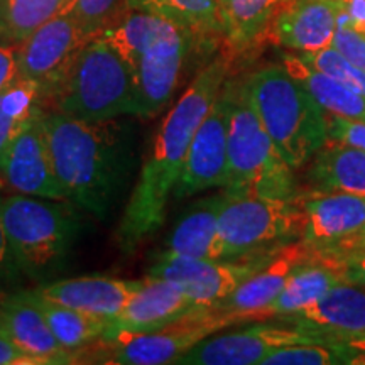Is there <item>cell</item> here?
Instances as JSON below:
<instances>
[{
    "label": "cell",
    "instance_id": "obj_1",
    "mask_svg": "<svg viewBox=\"0 0 365 365\" xmlns=\"http://www.w3.org/2000/svg\"><path fill=\"white\" fill-rule=\"evenodd\" d=\"M230 65L232 58L223 53L203 66L159 127L117 230L125 254L135 252L163 225L195 132L228 80Z\"/></svg>",
    "mask_w": 365,
    "mask_h": 365
},
{
    "label": "cell",
    "instance_id": "obj_2",
    "mask_svg": "<svg viewBox=\"0 0 365 365\" xmlns=\"http://www.w3.org/2000/svg\"><path fill=\"white\" fill-rule=\"evenodd\" d=\"M54 173L68 202L97 218L110 213L132 171L129 127L85 122L58 110L41 112Z\"/></svg>",
    "mask_w": 365,
    "mask_h": 365
},
{
    "label": "cell",
    "instance_id": "obj_3",
    "mask_svg": "<svg viewBox=\"0 0 365 365\" xmlns=\"http://www.w3.org/2000/svg\"><path fill=\"white\" fill-rule=\"evenodd\" d=\"M135 78V115L161 113L180 85L186 61L200 48L195 36L158 14L129 6L103 31Z\"/></svg>",
    "mask_w": 365,
    "mask_h": 365
},
{
    "label": "cell",
    "instance_id": "obj_4",
    "mask_svg": "<svg viewBox=\"0 0 365 365\" xmlns=\"http://www.w3.org/2000/svg\"><path fill=\"white\" fill-rule=\"evenodd\" d=\"M244 88L264 129L293 170L312 161L328 140L325 108L286 70L269 65L244 80Z\"/></svg>",
    "mask_w": 365,
    "mask_h": 365
},
{
    "label": "cell",
    "instance_id": "obj_5",
    "mask_svg": "<svg viewBox=\"0 0 365 365\" xmlns=\"http://www.w3.org/2000/svg\"><path fill=\"white\" fill-rule=\"evenodd\" d=\"M135 78L130 66L102 36L90 39L54 91V110L85 122L135 115Z\"/></svg>",
    "mask_w": 365,
    "mask_h": 365
},
{
    "label": "cell",
    "instance_id": "obj_6",
    "mask_svg": "<svg viewBox=\"0 0 365 365\" xmlns=\"http://www.w3.org/2000/svg\"><path fill=\"white\" fill-rule=\"evenodd\" d=\"M230 195L291 198L296 195L293 168L284 161L244 88L235 80L228 125V182Z\"/></svg>",
    "mask_w": 365,
    "mask_h": 365
},
{
    "label": "cell",
    "instance_id": "obj_7",
    "mask_svg": "<svg viewBox=\"0 0 365 365\" xmlns=\"http://www.w3.org/2000/svg\"><path fill=\"white\" fill-rule=\"evenodd\" d=\"M2 218L17 266L33 277L61 266L78 234V218L61 200L4 196Z\"/></svg>",
    "mask_w": 365,
    "mask_h": 365
},
{
    "label": "cell",
    "instance_id": "obj_8",
    "mask_svg": "<svg viewBox=\"0 0 365 365\" xmlns=\"http://www.w3.org/2000/svg\"><path fill=\"white\" fill-rule=\"evenodd\" d=\"M304 218L298 193L291 198L230 195L218 218L220 261L272 255L301 239Z\"/></svg>",
    "mask_w": 365,
    "mask_h": 365
},
{
    "label": "cell",
    "instance_id": "obj_9",
    "mask_svg": "<svg viewBox=\"0 0 365 365\" xmlns=\"http://www.w3.org/2000/svg\"><path fill=\"white\" fill-rule=\"evenodd\" d=\"M247 323L240 314L217 307H198L171 325L149 333H110L105 335L107 364L163 365L176 364L196 344L232 325Z\"/></svg>",
    "mask_w": 365,
    "mask_h": 365
},
{
    "label": "cell",
    "instance_id": "obj_10",
    "mask_svg": "<svg viewBox=\"0 0 365 365\" xmlns=\"http://www.w3.org/2000/svg\"><path fill=\"white\" fill-rule=\"evenodd\" d=\"M309 341H336L312 328L284 319L279 323H254L235 331L210 335L188 350L176 364L182 365H252L276 349Z\"/></svg>",
    "mask_w": 365,
    "mask_h": 365
},
{
    "label": "cell",
    "instance_id": "obj_11",
    "mask_svg": "<svg viewBox=\"0 0 365 365\" xmlns=\"http://www.w3.org/2000/svg\"><path fill=\"white\" fill-rule=\"evenodd\" d=\"M235 80H227L191 140L188 158L175 188V198L225 188L228 182V125Z\"/></svg>",
    "mask_w": 365,
    "mask_h": 365
},
{
    "label": "cell",
    "instance_id": "obj_12",
    "mask_svg": "<svg viewBox=\"0 0 365 365\" xmlns=\"http://www.w3.org/2000/svg\"><path fill=\"white\" fill-rule=\"evenodd\" d=\"M276 254L242 261H213L163 252L158 262L150 267L149 276L176 284L195 307L210 308L228 298L242 282L261 271Z\"/></svg>",
    "mask_w": 365,
    "mask_h": 365
},
{
    "label": "cell",
    "instance_id": "obj_13",
    "mask_svg": "<svg viewBox=\"0 0 365 365\" xmlns=\"http://www.w3.org/2000/svg\"><path fill=\"white\" fill-rule=\"evenodd\" d=\"M86 43L73 14H58L17 44L19 78L38 85L43 100L51 98Z\"/></svg>",
    "mask_w": 365,
    "mask_h": 365
},
{
    "label": "cell",
    "instance_id": "obj_14",
    "mask_svg": "<svg viewBox=\"0 0 365 365\" xmlns=\"http://www.w3.org/2000/svg\"><path fill=\"white\" fill-rule=\"evenodd\" d=\"M41 112L14 139L0 161V176L6 186L21 195L49 200H66L54 173L53 159L46 140Z\"/></svg>",
    "mask_w": 365,
    "mask_h": 365
},
{
    "label": "cell",
    "instance_id": "obj_15",
    "mask_svg": "<svg viewBox=\"0 0 365 365\" xmlns=\"http://www.w3.org/2000/svg\"><path fill=\"white\" fill-rule=\"evenodd\" d=\"M344 0H284L267 31V41L298 53L330 48Z\"/></svg>",
    "mask_w": 365,
    "mask_h": 365
},
{
    "label": "cell",
    "instance_id": "obj_16",
    "mask_svg": "<svg viewBox=\"0 0 365 365\" xmlns=\"http://www.w3.org/2000/svg\"><path fill=\"white\" fill-rule=\"evenodd\" d=\"M303 210V239L314 250H330L365 227V198L341 191L298 195Z\"/></svg>",
    "mask_w": 365,
    "mask_h": 365
},
{
    "label": "cell",
    "instance_id": "obj_17",
    "mask_svg": "<svg viewBox=\"0 0 365 365\" xmlns=\"http://www.w3.org/2000/svg\"><path fill=\"white\" fill-rule=\"evenodd\" d=\"M317 254L312 245L303 239L287 244L249 279H245L228 298L215 304L227 313H235L247 322L267 319V308L279 296L282 287L294 269L304 264Z\"/></svg>",
    "mask_w": 365,
    "mask_h": 365
},
{
    "label": "cell",
    "instance_id": "obj_18",
    "mask_svg": "<svg viewBox=\"0 0 365 365\" xmlns=\"http://www.w3.org/2000/svg\"><path fill=\"white\" fill-rule=\"evenodd\" d=\"M0 322L19 349L38 365L76 362V355L63 349L54 339L34 291L0 293Z\"/></svg>",
    "mask_w": 365,
    "mask_h": 365
},
{
    "label": "cell",
    "instance_id": "obj_19",
    "mask_svg": "<svg viewBox=\"0 0 365 365\" xmlns=\"http://www.w3.org/2000/svg\"><path fill=\"white\" fill-rule=\"evenodd\" d=\"M281 319L312 328L336 341L365 340V286L340 282L312 307Z\"/></svg>",
    "mask_w": 365,
    "mask_h": 365
},
{
    "label": "cell",
    "instance_id": "obj_20",
    "mask_svg": "<svg viewBox=\"0 0 365 365\" xmlns=\"http://www.w3.org/2000/svg\"><path fill=\"white\" fill-rule=\"evenodd\" d=\"M191 299L173 282L144 277V284L112 322L110 333H149L171 325L195 309Z\"/></svg>",
    "mask_w": 365,
    "mask_h": 365
},
{
    "label": "cell",
    "instance_id": "obj_21",
    "mask_svg": "<svg viewBox=\"0 0 365 365\" xmlns=\"http://www.w3.org/2000/svg\"><path fill=\"white\" fill-rule=\"evenodd\" d=\"M143 284L144 279L125 281L88 276L51 282L36 289V293L58 304L113 322Z\"/></svg>",
    "mask_w": 365,
    "mask_h": 365
},
{
    "label": "cell",
    "instance_id": "obj_22",
    "mask_svg": "<svg viewBox=\"0 0 365 365\" xmlns=\"http://www.w3.org/2000/svg\"><path fill=\"white\" fill-rule=\"evenodd\" d=\"M340 282L350 281L339 255L317 250L309 261L294 269L279 296L267 308V318L287 317L312 307Z\"/></svg>",
    "mask_w": 365,
    "mask_h": 365
},
{
    "label": "cell",
    "instance_id": "obj_23",
    "mask_svg": "<svg viewBox=\"0 0 365 365\" xmlns=\"http://www.w3.org/2000/svg\"><path fill=\"white\" fill-rule=\"evenodd\" d=\"M225 200L227 191L223 190L222 193L198 200L186 208L168 237L164 252L220 261L218 218Z\"/></svg>",
    "mask_w": 365,
    "mask_h": 365
},
{
    "label": "cell",
    "instance_id": "obj_24",
    "mask_svg": "<svg viewBox=\"0 0 365 365\" xmlns=\"http://www.w3.org/2000/svg\"><path fill=\"white\" fill-rule=\"evenodd\" d=\"M284 0H217L223 44L234 59L267 41V31Z\"/></svg>",
    "mask_w": 365,
    "mask_h": 365
},
{
    "label": "cell",
    "instance_id": "obj_25",
    "mask_svg": "<svg viewBox=\"0 0 365 365\" xmlns=\"http://www.w3.org/2000/svg\"><path fill=\"white\" fill-rule=\"evenodd\" d=\"M308 182L317 191H341L365 198V150L328 139L312 159Z\"/></svg>",
    "mask_w": 365,
    "mask_h": 365
},
{
    "label": "cell",
    "instance_id": "obj_26",
    "mask_svg": "<svg viewBox=\"0 0 365 365\" xmlns=\"http://www.w3.org/2000/svg\"><path fill=\"white\" fill-rule=\"evenodd\" d=\"M282 65L325 108L327 113L365 124V98L362 95L346 88L325 73L308 66L298 54H284Z\"/></svg>",
    "mask_w": 365,
    "mask_h": 365
},
{
    "label": "cell",
    "instance_id": "obj_27",
    "mask_svg": "<svg viewBox=\"0 0 365 365\" xmlns=\"http://www.w3.org/2000/svg\"><path fill=\"white\" fill-rule=\"evenodd\" d=\"M127 4L175 22L195 36L200 48L223 43L217 0H127Z\"/></svg>",
    "mask_w": 365,
    "mask_h": 365
},
{
    "label": "cell",
    "instance_id": "obj_28",
    "mask_svg": "<svg viewBox=\"0 0 365 365\" xmlns=\"http://www.w3.org/2000/svg\"><path fill=\"white\" fill-rule=\"evenodd\" d=\"M36 298H38L39 307L43 309L54 339L68 352L78 355V352L85 350L90 344L102 340L110 331L112 322L108 319L80 312V309H73L65 304H58L38 293H36Z\"/></svg>",
    "mask_w": 365,
    "mask_h": 365
},
{
    "label": "cell",
    "instance_id": "obj_29",
    "mask_svg": "<svg viewBox=\"0 0 365 365\" xmlns=\"http://www.w3.org/2000/svg\"><path fill=\"white\" fill-rule=\"evenodd\" d=\"M75 0H0V43L19 44Z\"/></svg>",
    "mask_w": 365,
    "mask_h": 365
},
{
    "label": "cell",
    "instance_id": "obj_30",
    "mask_svg": "<svg viewBox=\"0 0 365 365\" xmlns=\"http://www.w3.org/2000/svg\"><path fill=\"white\" fill-rule=\"evenodd\" d=\"M43 103L39 86L17 78L0 93V161L17 135L36 117Z\"/></svg>",
    "mask_w": 365,
    "mask_h": 365
},
{
    "label": "cell",
    "instance_id": "obj_31",
    "mask_svg": "<svg viewBox=\"0 0 365 365\" xmlns=\"http://www.w3.org/2000/svg\"><path fill=\"white\" fill-rule=\"evenodd\" d=\"M365 364V354L350 341H309L276 349L262 365H349Z\"/></svg>",
    "mask_w": 365,
    "mask_h": 365
},
{
    "label": "cell",
    "instance_id": "obj_32",
    "mask_svg": "<svg viewBox=\"0 0 365 365\" xmlns=\"http://www.w3.org/2000/svg\"><path fill=\"white\" fill-rule=\"evenodd\" d=\"M298 56L308 66L331 76L333 80H336L339 83L345 85L346 88L354 90L355 93L362 95L365 98V71L362 68L355 66L352 61H349L333 46L317 53H299Z\"/></svg>",
    "mask_w": 365,
    "mask_h": 365
},
{
    "label": "cell",
    "instance_id": "obj_33",
    "mask_svg": "<svg viewBox=\"0 0 365 365\" xmlns=\"http://www.w3.org/2000/svg\"><path fill=\"white\" fill-rule=\"evenodd\" d=\"M127 0H75L70 9L86 39L97 38L125 9Z\"/></svg>",
    "mask_w": 365,
    "mask_h": 365
},
{
    "label": "cell",
    "instance_id": "obj_34",
    "mask_svg": "<svg viewBox=\"0 0 365 365\" xmlns=\"http://www.w3.org/2000/svg\"><path fill=\"white\" fill-rule=\"evenodd\" d=\"M327 117L328 139L341 140V143L357 145V148L365 150V124L331 115V113H327Z\"/></svg>",
    "mask_w": 365,
    "mask_h": 365
},
{
    "label": "cell",
    "instance_id": "obj_35",
    "mask_svg": "<svg viewBox=\"0 0 365 365\" xmlns=\"http://www.w3.org/2000/svg\"><path fill=\"white\" fill-rule=\"evenodd\" d=\"M2 200L4 196H0V286L11 282L17 276V272H21L16 259H14L11 245H9L6 227H4Z\"/></svg>",
    "mask_w": 365,
    "mask_h": 365
},
{
    "label": "cell",
    "instance_id": "obj_36",
    "mask_svg": "<svg viewBox=\"0 0 365 365\" xmlns=\"http://www.w3.org/2000/svg\"><path fill=\"white\" fill-rule=\"evenodd\" d=\"M0 365H38L34 359H31L12 340L2 322H0Z\"/></svg>",
    "mask_w": 365,
    "mask_h": 365
},
{
    "label": "cell",
    "instance_id": "obj_37",
    "mask_svg": "<svg viewBox=\"0 0 365 365\" xmlns=\"http://www.w3.org/2000/svg\"><path fill=\"white\" fill-rule=\"evenodd\" d=\"M19 78L17 44L0 43V93Z\"/></svg>",
    "mask_w": 365,
    "mask_h": 365
},
{
    "label": "cell",
    "instance_id": "obj_38",
    "mask_svg": "<svg viewBox=\"0 0 365 365\" xmlns=\"http://www.w3.org/2000/svg\"><path fill=\"white\" fill-rule=\"evenodd\" d=\"M339 255L340 261L344 262L346 277L350 282L365 286V249L346 250V252H331Z\"/></svg>",
    "mask_w": 365,
    "mask_h": 365
},
{
    "label": "cell",
    "instance_id": "obj_39",
    "mask_svg": "<svg viewBox=\"0 0 365 365\" xmlns=\"http://www.w3.org/2000/svg\"><path fill=\"white\" fill-rule=\"evenodd\" d=\"M350 26L365 34V0H344Z\"/></svg>",
    "mask_w": 365,
    "mask_h": 365
},
{
    "label": "cell",
    "instance_id": "obj_40",
    "mask_svg": "<svg viewBox=\"0 0 365 365\" xmlns=\"http://www.w3.org/2000/svg\"><path fill=\"white\" fill-rule=\"evenodd\" d=\"M355 249H365V227L362 230H359L357 234L349 237L344 242H340L339 245L331 247L330 250H322V252H346V250H355Z\"/></svg>",
    "mask_w": 365,
    "mask_h": 365
},
{
    "label": "cell",
    "instance_id": "obj_41",
    "mask_svg": "<svg viewBox=\"0 0 365 365\" xmlns=\"http://www.w3.org/2000/svg\"><path fill=\"white\" fill-rule=\"evenodd\" d=\"M354 345H357L360 350L365 354V340H359V341H354Z\"/></svg>",
    "mask_w": 365,
    "mask_h": 365
},
{
    "label": "cell",
    "instance_id": "obj_42",
    "mask_svg": "<svg viewBox=\"0 0 365 365\" xmlns=\"http://www.w3.org/2000/svg\"><path fill=\"white\" fill-rule=\"evenodd\" d=\"M4 186H6V182H4V180H2V176H0V188H4Z\"/></svg>",
    "mask_w": 365,
    "mask_h": 365
}]
</instances>
